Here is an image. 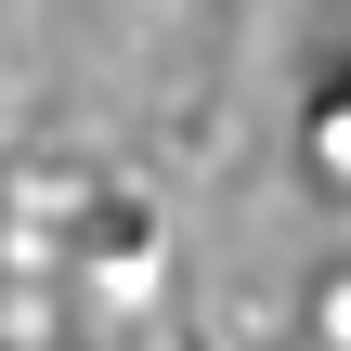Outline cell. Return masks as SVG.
I'll return each instance as SVG.
<instances>
[{
  "label": "cell",
  "mask_w": 351,
  "mask_h": 351,
  "mask_svg": "<svg viewBox=\"0 0 351 351\" xmlns=\"http://www.w3.org/2000/svg\"><path fill=\"white\" fill-rule=\"evenodd\" d=\"M313 169H326V182H351V104H326V117H313Z\"/></svg>",
  "instance_id": "obj_1"
},
{
  "label": "cell",
  "mask_w": 351,
  "mask_h": 351,
  "mask_svg": "<svg viewBox=\"0 0 351 351\" xmlns=\"http://www.w3.org/2000/svg\"><path fill=\"white\" fill-rule=\"evenodd\" d=\"M313 339H326V351H351V274L326 287V300H313Z\"/></svg>",
  "instance_id": "obj_2"
}]
</instances>
